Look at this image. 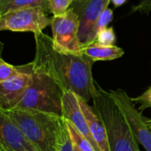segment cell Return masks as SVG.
Here are the masks:
<instances>
[{
	"label": "cell",
	"mask_w": 151,
	"mask_h": 151,
	"mask_svg": "<svg viewBox=\"0 0 151 151\" xmlns=\"http://www.w3.org/2000/svg\"><path fill=\"white\" fill-rule=\"evenodd\" d=\"M36 54L33 68L54 80L63 91H71L88 103L97 92L92 67L93 61L84 53L56 48L53 39L43 32L34 34Z\"/></svg>",
	"instance_id": "6da1fadb"
},
{
	"label": "cell",
	"mask_w": 151,
	"mask_h": 151,
	"mask_svg": "<svg viewBox=\"0 0 151 151\" xmlns=\"http://www.w3.org/2000/svg\"><path fill=\"white\" fill-rule=\"evenodd\" d=\"M37 151H57L65 119L56 114L28 109L6 111Z\"/></svg>",
	"instance_id": "7a4b0ae2"
},
{
	"label": "cell",
	"mask_w": 151,
	"mask_h": 151,
	"mask_svg": "<svg viewBox=\"0 0 151 151\" xmlns=\"http://www.w3.org/2000/svg\"><path fill=\"white\" fill-rule=\"evenodd\" d=\"M93 102V109L104 125L110 151H141L122 110L110 91L97 86Z\"/></svg>",
	"instance_id": "3957f363"
},
{
	"label": "cell",
	"mask_w": 151,
	"mask_h": 151,
	"mask_svg": "<svg viewBox=\"0 0 151 151\" xmlns=\"http://www.w3.org/2000/svg\"><path fill=\"white\" fill-rule=\"evenodd\" d=\"M63 92L60 85L50 76L33 68L30 83L17 108L35 110L63 117Z\"/></svg>",
	"instance_id": "277c9868"
},
{
	"label": "cell",
	"mask_w": 151,
	"mask_h": 151,
	"mask_svg": "<svg viewBox=\"0 0 151 151\" xmlns=\"http://www.w3.org/2000/svg\"><path fill=\"white\" fill-rule=\"evenodd\" d=\"M52 18L40 7H25L0 16V31L33 32L37 34L51 26Z\"/></svg>",
	"instance_id": "5b68a950"
},
{
	"label": "cell",
	"mask_w": 151,
	"mask_h": 151,
	"mask_svg": "<svg viewBox=\"0 0 151 151\" xmlns=\"http://www.w3.org/2000/svg\"><path fill=\"white\" fill-rule=\"evenodd\" d=\"M111 0H82L73 2L71 8L78 15V37L83 49L96 41V24L102 12Z\"/></svg>",
	"instance_id": "8992f818"
},
{
	"label": "cell",
	"mask_w": 151,
	"mask_h": 151,
	"mask_svg": "<svg viewBox=\"0 0 151 151\" xmlns=\"http://www.w3.org/2000/svg\"><path fill=\"white\" fill-rule=\"evenodd\" d=\"M53 43L61 50L80 53L83 47L78 37L79 19L76 12L70 9L61 16L52 18Z\"/></svg>",
	"instance_id": "52a82bcc"
},
{
	"label": "cell",
	"mask_w": 151,
	"mask_h": 151,
	"mask_svg": "<svg viewBox=\"0 0 151 151\" xmlns=\"http://www.w3.org/2000/svg\"><path fill=\"white\" fill-rule=\"evenodd\" d=\"M111 95L122 110L137 142L142 144L146 151H151V129L146 119L142 116L133 98L123 89L110 90Z\"/></svg>",
	"instance_id": "ba28073f"
},
{
	"label": "cell",
	"mask_w": 151,
	"mask_h": 151,
	"mask_svg": "<svg viewBox=\"0 0 151 151\" xmlns=\"http://www.w3.org/2000/svg\"><path fill=\"white\" fill-rule=\"evenodd\" d=\"M17 67L18 73L0 84V108L4 111L18 107L32 78V62Z\"/></svg>",
	"instance_id": "9c48e42d"
},
{
	"label": "cell",
	"mask_w": 151,
	"mask_h": 151,
	"mask_svg": "<svg viewBox=\"0 0 151 151\" xmlns=\"http://www.w3.org/2000/svg\"><path fill=\"white\" fill-rule=\"evenodd\" d=\"M0 149L4 151H37L6 111L0 108Z\"/></svg>",
	"instance_id": "30bf717a"
},
{
	"label": "cell",
	"mask_w": 151,
	"mask_h": 151,
	"mask_svg": "<svg viewBox=\"0 0 151 151\" xmlns=\"http://www.w3.org/2000/svg\"><path fill=\"white\" fill-rule=\"evenodd\" d=\"M62 116L71 123L75 128L86 138L96 151H101L91 135L85 117L79 104L78 96L71 91H64L62 96Z\"/></svg>",
	"instance_id": "8fae6325"
},
{
	"label": "cell",
	"mask_w": 151,
	"mask_h": 151,
	"mask_svg": "<svg viewBox=\"0 0 151 151\" xmlns=\"http://www.w3.org/2000/svg\"><path fill=\"white\" fill-rule=\"evenodd\" d=\"M78 99L80 107L85 117L91 135L93 138L99 150L101 151H110L106 130L101 118L98 116L93 107H91L88 103L85 102L84 100L80 98Z\"/></svg>",
	"instance_id": "7c38bea8"
},
{
	"label": "cell",
	"mask_w": 151,
	"mask_h": 151,
	"mask_svg": "<svg viewBox=\"0 0 151 151\" xmlns=\"http://www.w3.org/2000/svg\"><path fill=\"white\" fill-rule=\"evenodd\" d=\"M82 53L95 62L119 58L125 54V51L122 48L117 45H102L95 42L85 47L82 50Z\"/></svg>",
	"instance_id": "4fadbf2b"
},
{
	"label": "cell",
	"mask_w": 151,
	"mask_h": 151,
	"mask_svg": "<svg viewBox=\"0 0 151 151\" xmlns=\"http://www.w3.org/2000/svg\"><path fill=\"white\" fill-rule=\"evenodd\" d=\"M25 7H40L49 13L47 0H0V16Z\"/></svg>",
	"instance_id": "5bb4252c"
},
{
	"label": "cell",
	"mask_w": 151,
	"mask_h": 151,
	"mask_svg": "<svg viewBox=\"0 0 151 151\" xmlns=\"http://www.w3.org/2000/svg\"><path fill=\"white\" fill-rule=\"evenodd\" d=\"M67 126L74 145L75 151H96L92 143L86 138H85L71 123L67 121Z\"/></svg>",
	"instance_id": "9a60e30c"
},
{
	"label": "cell",
	"mask_w": 151,
	"mask_h": 151,
	"mask_svg": "<svg viewBox=\"0 0 151 151\" xmlns=\"http://www.w3.org/2000/svg\"><path fill=\"white\" fill-rule=\"evenodd\" d=\"M74 0H47L49 13L53 16L64 15L71 7Z\"/></svg>",
	"instance_id": "2e32d148"
},
{
	"label": "cell",
	"mask_w": 151,
	"mask_h": 151,
	"mask_svg": "<svg viewBox=\"0 0 151 151\" xmlns=\"http://www.w3.org/2000/svg\"><path fill=\"white\" fill-rule=\"evenodd\" d=\"M57 151H75L74 145L69 132V128L67 126V121L65 119V124L62 127V130L60 134V138L58 141Z\"/></svg>",
	"instance_id": "e0dca14e"
},
{
	"label": "cell",
	"mask_w": 151,
	"mask_h": 151,
	"mask_svg": "<svg viewBox=\"0 0 151 151\" xmlns=\"http://www.w3.org/2000/svg\"><path fill=\"white\" fill-rule=\"evenodd\" d=\"M95 42L102 45H115L116 35L113 27H106L101 30L97 34Z\"/></svg>",
	"instance_id": "ac0fdd59"
},
{
	"label": "cell",
	"mask_w": 151,
	"mask_h": 151,
	"mask_svg": "<svg viewBox=\"0 0 151 151\" xmlns=\"http://www.w3.org/2000/svg\"><path fill=\"white\" fill-rule=\"evenodd\" d=\"M18 73L17 65H12L0 58V84L12 77Z\"/></svg>",
	"instance_id": "d6986e66"
},
{
	"label": "cell",
	"mask_w": 151,
	"mask_h": 151,
	"mask_svg": "<svg viewBox=\"0 0 151 151\" xmlns=\"http://www.w3.org/2000/svg\"><path fill=\"white\" fill-rule=\"evenodd\" d=\"M112 19H113V11L108 7L107 9H105L102 12V13L101 14V16L98 19V21H97V24H96V32H97V34L101 30L106 28L108 27V25L111 22Z\"/></svg>",
	"instance_id": "ffe728a7"
},
{
	"label": "cell",
	"mask_w": 151,
	"mask_h": 151,
	"mask_svg": "<svg viewBox=\"0 0 151 151\" xmlns=\"http://www.w3.org/2000/svg\"><path fill=\"white\" fill-rule=\"evenodd\" d=\"M133 101L134 102V104H140V111H142L148 108H151V87L140 96L133 98Z\"/></svg>",
	"instance_id": "44dd1931"
},
{
	"label": "cell",
	"mask_w": 151,
	"mask_h": 151,
	"mask_svg": "<svg viewBox=\"0 0 151 151\" xmlns=\"http://www.w3.org/2000/svg\"><path fill=\"white\" fill-rule=\"evenodd\" d=\"M133 10L134 12H139L142 14H149L151 11V0H140L137 5H134Z\"/></svg>",
	"instance_id": "7402d4cb"
},
{
	"label": "cell",
	"mask_w": 151,
	"mask_h": 151,
	"mask_svg": "<svg viewBox=\"0 0 151 151\" xmlns=\"http://www.w3.org/2000/svg\"><path fill=\"white\" fill-rule=\"evenodd\" d=\"M126 1L127 0H111L113 4L115 5V7H119V6L123 5Z\"/></svg>",
	"instance_id": "603a6c76"
},
{
	"label": "cell",
	"mask_w": 151,
	"mask_h": 151,
	"mask_svg": "<svg viewBox=\"0 0 151 151\" xmlns=\"http://www.w3.org/2000/svg\"><path fill=\"white\" fill-rule=\"evenodd\" d=\"M4 43L2 42V41L0 40V58H1V56H2V51H3V50H4Z\"/></svg>",
	"instance_id": "cb8c5ba5"
},
{
	"label": "cell",
	"mask_w": 151,
	"mask_h": 151,
	"mask_svg": "<svg viewBox=\"0 0 151 151\" xmlns=\"http://www.w3.org/2000/svg\"><path fill=\"white\" fill-rule=\"evenodd\" d=\"M146 121H147V123H148L149 127H150V129H151V119H146Z\"/></svg>",
	"instance_id": "d4e9b609"
},
{
	"label": "cell",
	"mask_w": 151,
	"mask_h": 151,
	"mask_svg": "<svg viewBox=\"0 0 151 151\" xmlns=\"http://www.w3.org/2000/svg\"><path fill=\"white\" fill-rule=\"evenodd\" d=\"M80 1H82V0H74V2H80Z\"/></svg>",
	"instance_id": "484cf974"
},
{
	"label": "cell",
	"mask_w": 151,
	"mask_h": 151,
	"mask_svg": "<svg viewBox=\"0 0 151 151\" xmlns=\"http://www.w3.org/2000/svg\"><path fill=\"white\" fill-rule=\"evenodd\" d=\"M0 151H4V150H1V149H0Z\"/></svg>",
	"instance_id": "4316f807"
}]
</instances>
